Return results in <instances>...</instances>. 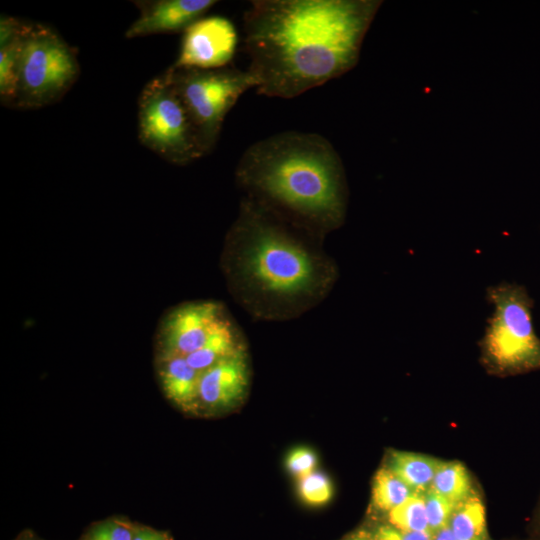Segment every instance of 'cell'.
Listing matches in <instances>:
<instances>
[{
    "label": "cell",
    "mask_w": 540,
    "mask_h": 540,
    "mask_svg": "<svg viewBox=\"0 0 540 540\" xmlns=\"http://www.w3.org/2000/svg\"><path fill=\"white\" fill-rule=\"evenodd\" d=\"M206 153L218 140L224 119L257 80L247 69H167Z\"/></svg>",
    "instance_id": "52a82bcc"
},
{
    "label": "cell",
    "mask_w": 540,
    "mask_h": 540,
    "mask_svg": "<svg viewBox=\"0 0 540 540\" xmlns=\"http://www.w3.org/2000/svg\"><path fill=\"white\" fill-rule=\"evenodd\" d=\"M135 3L140 15L125 32L126 38L184 32L194 22L204 17L217 1L154 0Z\"/></svg>",
    "instance_id": "9c48e42d"
},
{
    "label": "cell",
    "mask_w": 540,
    "mask_h": 540,
    "mask_svg": "<svg viewBox=\"0 0 540 540\" xmlns=\"http://www.w3.org/2000/svg\"><path fill=\"white\" fill-rule=\"evenodd\" d=\"M132 540H166L165 536L151 529H137Z\"/></svg>",
    "instance_id": "44dd1931"
},
{
    "label": "cell",
    "mask_w": 540,
    "mask_h": 540,
    "mask_svg": "<svg viewBox=\"0 0 540 540\" xmlns=\"http://www.w3.org/2000/svg\"><path fill=\"white\" fill-rule=\"evenodd\" d=\"M238 34L223 16H204L189 26L172 65L182 69H219L229 66L236 52Z\"/></svg>",
    "instance_id": "ba28073f"
},
{
    "label": "cell",
    "mask_w": 540,
    "mask_h": 540,
    "mask_svg": "<svg viewBox=\"0 0 540 540\" xmlns=\"http://www.w3.org/2000/svg\"><path fill=\"white\" fill-rule=\"evenodd\" d=\"M316 464V454L307 447L293 449L285 461L287 470L298 479L315 471Z\"/></svg>",
    "instance_id": "ac0fdd59"
},
{
    "label": "cell",
    "mask_w": 540,
    "mask_h": 540,
    "mask_svg": "<svg viewBox=\"0 0 540 540\" xmlns=\"http://www.w3.org/2000/svg\"><path fill=\"white\" fill-rule=\"evenodd\" d=\"M298 494L306 504L313 506L323 505L333 495L332 482L326 474L313 471L299 479Z\"/></svg>",
    "instance_id": "2e32d148"
},
{
    "label": "cell",
    "mask_w": 540,
    "mask_h": 540,
    "mask_svg": "<svg viewBox=\"0 0 540 540\" xmlns=\"http://www.w3.org/2000/svg\"><path fill=\"white\" fill-rule=\"evenodd\" d=\"M323 241L242 197L224 237L220 271L253 320L286 322L320 305L339 279Z\"/></svg>",
    "instance_id": "7a4b0ae2"
},
{
    "label": "cell",
    "mask_w": 540,
    "mask_h": 540,
    "mask_svg": "<svg viewBox=\"0 0 540 540\" xmlns=\"http://www.w3.org/2000/svg\"><path fill=\"white\" fill-rule=\"evenodd\" d=\"M138 137L144 146L175 165L189 164L207 154L167 70L141 91Z\"/></svg>",
    "instance_id": "8992f818"
},
{
    "label": "cell",
    "mask_w": 540,
    "mask_h": 540,
    "mask_svg": "<svg viewBox=\"0 0 540 540\" xmlns=\"http://www.w3.org/2000/svg\"><path fill=\"white\" fill-rule=\"evenodd\" d=\"M413 493L414 491L387 467L378 470L374 477L372 502L380 511L388 513Z\"/></svg>",
    "instance_id": "5bb4252c"
},
{
    "label": "cell",
    "mask_w": 540,
    "mask_h": 540,
    "mask_svg": "<svg viewBox=\"0 0 540 540\" xmlns=\"http://www.w3.org/2000/svg\"><path fill=\"white\" fill-rule=\"evenodd\" d=\"M537 525H538V530L540 532V507H539L538 514H537Z\"/></svg>",
    "instance_id": "cb8c5ba5"
},
{
    "label": "cell",
    "mask_w": 540,
    "mask_h": 540,
    "mask_svg": "<svg viewBox=\"0 0 540 540\" xmlns=\"http://www.w3.org/2000/svg\"><path fill=\"white\" fill-rule=\"evenodd\" d=\"M348 540H375V538H372L366 535H356V536L351 537Z\"/></svg>",
    "instance_id": "603a6c76"
},
{
    "label": "cell",
    "mask_w": 540,
    "mask_h": 540,
    "mask_svg": "<svg viewBox=\"0 0 540 540\" xmlns=\"http://www.w3.org/2000/svg\"><path fill=\"white\" fill-rule=\"evenodd\" d=\"M485 297L492 313L479 341L483 366L500 377L540 371V338L533 324L534 300L527 288L501 281L488 286Z\"/></svg>",
    "instance_id": "277c9868"
},
{
    "label": "cell",
    "mask_w": 540,
    "mask_h": 540,
    "mask_svg": "<svg viewBox=\"0 0 540 540\" xmlns=\"http://www.w3.org/2000/svg\"><path fill=\"white\" fill-rule=\"evenodd\" d=\"M379 0H255L244 12L257 93L290 99L350 71Z\"/></svg>",
    "instance_id": "6da1fadb"
},
{
    "label": "cell",
    "mask_w": 540,
    "mask_h": 540,
    "mask_svg": "<svg viewBox=\"0 0 540 540\" xmlns=\"http://www.w3.org/2000/svg\"><path fill=\"white\" fill-rule=\"evenodd\" d=\"M134 531L123 521H107L95 527L88 540H132Z\"/></svg>",
    "instance_id": "d6986e66"
},
{
    "label": "cell",
    "mask_w": 540,
    "mask_h": 540,
    "mask_svg": "<svg viewBox=\"0 0 540 540\" xmlns=\"http://www.w3.org/2000/svg\"><path fill=\"white\" fill-rule=\"evenodd\" d=\"M24 25L12 16L0 19V99L5 106L15 107L17 101Z\"/></svg>",
    "instance_id": "30bf717a"
},
{
    "label": "cell",
    "mask_w": 540,
    "mask_h": 540,
    "mask_svg": "<svg viewBox=\"0 0 540 540\" xmlns=\"http://www.w3.org/2000/svg\"><path fill=\"white\" fill-rule=\"evenodd\" d=\"M235 181L243 197L320 241L346 220L345 169L319 134L285 131L253 143L238 161Z\"/></svg>",
    "instance_id": "3957f363"
},
{
    "label": "cell",
    "mask_w": 540,
    "mask_h": 540,
    "mask_svg": "<svg viewBox=\"0 0 540 540\" xmlns=\"http://www.w3.org/2000/svg\"><path fill=\"white\" fill-rule=\"evenodd\" d=\"M375 540H433L430 531H411L392 525L380 526L374 536Z\"/></svg>",
    "instance_id": "ffe728a7"
},
{
    "label": "cell",
    "mask_w": 540,
    "mask_h": 540,
    "mask_svg": "<svg viewBox=\"0 0 540 540\" xmlns=\"http://www.w3.org/2000/svg\"><path fill=\"white\" fill-rule=\"evenodd\" d=\"M388 519L390 525L400 529L430 531L423 493L414 492L406 501L388 512Z\"/></svg>",
    "instance_id": "9a60e30c"
},
{
    "label": "cell",
    "mask_w": 540,
    "mask_h": 540,
    "mask_svg": "<svg viewBox=\"0 0 540 540\" xmlns=\"http://www.w3.org/2000/svg\"><path fill=\"white\" fill-rule=\"evenodd\" d=\"M448 527L460 540H489L485 508L475 495L456 505Z\"/></svg>",
    "instance_id": "7c38bea8"
},
{
    "label": "cell",
    "mask_w": 540,
    "mask_h": 540,
    "mask_svg": "<svg viewBox=\"0 0 540 540\" xmlns=\"http://www.w3.org/2000/svg\"><path fill=\"white\" fill-rule=\"evenodd\" d=\"M440 463L441 461L426 455L393 451L386 467L414 492L424 493L431 487Z\"/></svg>",
    "instance_id": "8fae6325"
},
{
    "label": "cell",
    "mask_w": 540,
    "mask_h": 540,
    "mask_svg": "<svg viewBox=\"0 0 540 540\" xmlns=\"http://www.w3.org/2000/svg\"><path fill=\"white\" fill-rule=\"evenodd\" d=\"M429 530L432 533L447 526L456 504L429 488L423 493Z\"/></svg>",
    "instance_id": "e0dca14e"
},
{
    "label": "cell",
    "mask_w": 540,
    "mask_h": 540,
    "mask_svg": "<svg viewBox=\"0 0 540 540\" xmlns=\"http://www.w3.org/2000/svg\"><path fill=\"white\" fill-rule=\"evenodd\" d=\"M430 488L456 505L473 496L469 472L456 461L440 463Z\"/></svg>",
    "instance_id": "4fadbf2b"
},
{
    "label": "cell",
    "mask_w": 540,
    "mask_h": 540,
    "mask_svg": "<svg viewBox=\"0 0 540 540\" xmlns=\"http://www.w3.org/2000/svg\"><path fill=\"white\" fill-rule=\"evenodd\" d=\"M79 73L77 52L55 30L25 23L15 107L37 109L59 101Z\"/></svg>",
    "instance_id": "5b68a950"
},
{
    "label": "cell",
    "mask_w": 540,
    "mask_h": 540,
    "mask_svg": "<svg viewBox=\"0 0 540 540\" xmlns=\"http://www.w3.org/2000/svg\"><path fill=\"white\" fill-rule=\"evenodd\" d=\"M433 540H460L458 539L451 529L447 526L433 533Z\"/></svg>",
    "instance_id": "7402d4cb"
}]
</instances>
